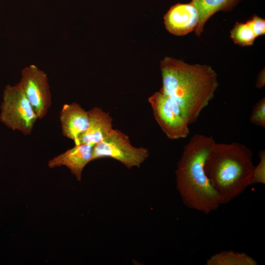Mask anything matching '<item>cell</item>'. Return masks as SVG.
Returning <instances> with one entry per match:
<instances>
[{"instance_id": "1", "label": "cell", "mask_w": 265, "mask_h": 265, "mask_svg": "<svg viewBox=\"0 0 265 265\" xmlns=\"http://www.w3.org/2000/svg\"><path fill=\"white\" fill-rule=\"evenodd\" d=\"M162 90L187 115L190 124L214 96L219 85L217 75L207 64H190L166 56L160 62Z\"/></svg>"}, {"instance_id": "2", "label": "cell", "mask_w": 265, "mask_h": 265, "mask_svg": "<svg viewBox=\"0 0 265 265\" xmlns=\"http://www.w3.org/2000/svg\"><path fill=\"white\" fill-rule=\"evenodd\" d=\"M215 142L212 136L194 134L184 147L175 171L176 188L184 204L206 214L216 210L220 205L218 195L204 169Z\"/></svg>"}, {"instance_id": "3", "label": "cell", "mask_w": 265, "mask_h": 265, "mask_svg": "<svg viewBox=\"0 0 265 265\" xmlns=\"http://www.w3.org/2000/svg\"><path fill=\"white\" fill-rule=\"evenodd\" d=\"M254 166L252 152L246 145L214 143L204 169L220 205L230 203L251 185Z\"/></svg>"}, {"instance_id": "4", "label": "cell", "mask_w": 265, "mask_h": 265, "mask_svg": "<svg viewBox=\"0 0 265 265\" xmlns=\"http://www.w3.org/2000/svg\"><path fill=\"white\" fill-rule=\"evenodd\" d=\"M0 110V122L25 135L30 134L38 119L19 82L5 86Z\"/></svg>"}, {"instance_id": "5", "label": "cell", "mask_w": 265, "mask_h": 265, "mask_svg": "<svg viewBox=\"0 0 265 265\" xmlns=\"http://www.w3.org/2000/svg\"><path fill=\"white\" fill-rule=\"evenodd\" d=\"M148 102L157 122L169 139L187 136L190 125L187 115L161 88L148 98Z\"/></svg>"}, {"instance_id": "6", "label": "cell", "mask_w": 265, "mask_h": 265, "mask_svg": "<svg viewBox=\"0 0 265 265\" xmlns=\"http://www.w3.org/2000/svg\"><path fill=\"white\" fill-rule=\"evenodd\" d=\"M149 156L148 149L132 146L128 135L118 129H113L104 140L94 145L92 161L112 158L131 169L140 167Z\"/></svg>"}, {"instance_id": "7", "label": "cell", "mask_w": 265, "mask_h": 265, "mask_svg": "<svg viewBox=\"0 0 265 265\" xmlns=\"http://www.w3.org/2000/svg\"><path fill=\"white\" fill-rule=\"evenodd\" d=\"M19 82L38 119H43L52 104L47 74L35 65L31 64L22 70Z\"/></svg>"}, {"instance_id": "8", "label": "cell", "mask_w": 265, "mask_h": 265, "mask_svg": "<svg viewBox=\"0 0 265 265\" xmlns=\"http://www.w3.org/2000/svg\"><path fill=\"white\" fill-rule=\"evenodd\" d=\"M197 8L190 2L172 5L164 15L166 30L176 36H185L195 30L199 21Z\"/></svg>"}, {"instance_id": "9", "label": "cell", "mask_w": 265, "mask_h": 265, "mask_svg": "<svg viewBox=\"0 0 265 265\" xmlns=\"http://www.w3.org/2000/svg\"><path fill=\"white\" fill-rule=\"evenodd\" d=\"M94 145L80 144L54 157L49 160V168L65 166L70 169L78 181H81L84 168L92 161L93 149Z\"/></svg>"}, {"instance_id": "10", "label": "cell", "mask_w": 265, "mask_h": 265, "mask_svg": "<svg viewBox=\"0 0 265 265\" xmlns=\"http://www.w3.org/2000/svg\"><path fill=\"white\" fill-rule=\"evenodd\" d=\"M59 121L63 135L75 142L87 130L89 116L88 111L80 105L74 102L63 105L59 114Z\"/></svg>"}, {"instance_id": "11", "label": "cell", "mask_w": 265, "mask_h": 265, "mask_svg": "<svg viewBox=\"0 0 265 265\" xmlns=\"http://www.w3.org/2000/svg\"><path fill=\"white\" fill-rule=\"evenodd\" d=\"M89 123L87 130L78 138L75 145H95L107 137L113 130V119L109 113L101 108L95 106L87 110Z\"/></svg>"}, {"instance_id": "12", "label": "cell", "mask_w": 265, "mask_h": 265, "mask_svg": "<svg viewBox=\"0 0 265 265\" xmlns=\"http://www.w3.org/2000/svg\"><path fill=\"white\" fill-rule=\"evenodd\" d=\"M242 0H191L199 13V21L194 30L197 37L201 36L208 20L218 11H231Z\"/></svg>"}, {"instance_id": "13", "label": "cell", "mask_w": 265, "mask_h": 265, "mask_svg": "<svg viewBox=\"0 0 265 265\" xmlns=\"http://www.w3.org/2000/svg\"><path fill=\"white\" fill-rule=\"evenodd\" d=\"M254 258L244 252L233 250L222 251L210 257L207 265H257Z\"/></svg>"}, {"instance_id": "14", "label": "cell", "mask_w": 265, "mask_h": 265, "mask_svg": "<svg viewBox=\"0 0 265 265\" xmlns=\"http://www.w3.org/2000/svg\"><path fill=\"white\" fill-rule=\"evenodd\" d=\"M230 37L235 44L241 47L253 45L257 38L247 22H237L230 31Z\"/></svg>"}, {"instance_id": "15", "label": "cell", "mask_w": 265, "mask_h": 265, "mask_svg": "<svg viewBox=\"0 0 265 265\" xmlns=\"http://www.w3.org/2000/svg\"><path fill=\"white\" fill-rule=\"evenodd\" d=\"M260 161L254 166L251 180V185L254 184H265V151L259 152Z\"/></svg>"}, {"instance_id": "16", "label": "cell", "mask_w": 265, "mask_h": 265, "mask_svg": "<svg viewBox=\"0 0 265 265\" xmlns=\"http://www.w3.org/2000/svg\"><path fill=\"white\" fill-rule=\"evenodd\" d=\"M250 121L255 125L265 127V98H262L255 105L250 117Z\"/></svg>"}, {"instance_id": "17", "label": "cell", "mask_w": 265, "mask_h": 265, "mask_svg": "<svg viewBox=\"0 0 265 265\" xmlns=\"http://www.w3.org/2000/svg\"><path fill=\"white\" fill-rule=\"evenodd\" d=\"M257 37L265 34V19L254 15L246 21Z\"/></svg>"}, {"instance_id": "18", "label": "cell", "mask_w": 265, "mask_h": 265, "mask_svg": "<svg viewBox=\"0 0 265 265\" xmlns=\"http://www.w3.org/2000/svg\"><path fill=\"white\" fill-rule=\"evenodd\" d=\"M265 69L262 70L259 73L255 86L258 88H262L265 86Z\"/></svg>"}]
</instances>
